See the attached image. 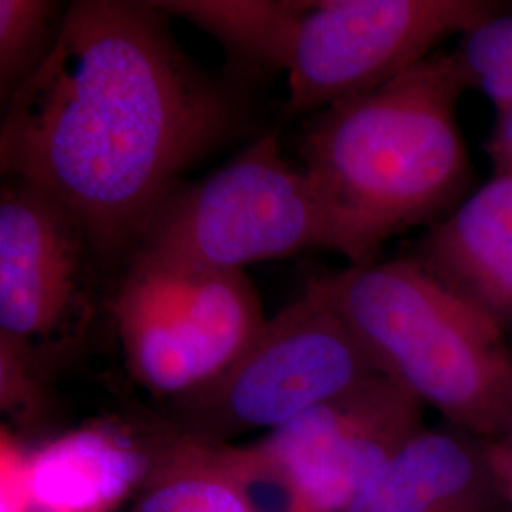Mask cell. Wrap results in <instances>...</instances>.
I'll use <instances>...</instances> for the list:
<instances>
[{
    "instance_id": "cell-20",
    "label": "cell",
    "mask_w": 512,
    "mask_h": 512,
    "mask_svg": "<svg viewBox=\"0 0 512 512\" xmlns=\"http://www.w3.org/2000/svg\"><path fill=\"white\" fill-rule=\"evenodd\" d=\"M486 148L495 171H512V105L497 110L494 131Z\"/></svg>"
},
{
    "instance_id": "cell-4",
    "label": "cell",
    "mask_w": 512,
    "mask_h": 512,
    "mask_svg": "<svg viewBox=\"0 0 512 512\" xmlns=\"http://www.w3.org/2000/svg\"><path fill=\"white\" fill-rule=\"evenodd\" d=\"M277 133H262L230 164L175 186L128 268L213 274L245 272L255 262L304 251L346 256L329 205L306 171L283 156Z\"/></svg>"
},
{
    "instance_id": "cell-5",
    "label": "cell",
    "mask_w": 512,
    "mask_h": 512,
    "mask_svg": "<svg viewBox=\"0 0 512 512\" xmlns=\"http://www.w3.org/2000/svg\"><path fill=\"white\" fill-rule=\"evenodd\" d=\"M376 374L382 372L348 325L306 287L302 298L268 317L234 365L169 401L162 418L188 437L234 442L272 433Z\"/></svg>"
},
{
    "instance_id": "cell-18",
    "label": "cell",
    "mask_w": 512,
    "mask_h": 512,
    "mask_svg": "<svg viewBox=\"0 0 512 512\" xmlns=\"http://www.w3.org/2000/svg\"><path fill=\"white\" fill-rule=\"evenodd\" d=\"M29 450L10 435H2V512H27L29 509Z\"/></svg>"
},
{
    "instance_id": "cell-10",
    "label": "cell",
    "mask_w": 512,
    "mask_h": 512,
    "mask_svg": "<svg viewBox=\"0 0 512 512\" xmlns=\"http://www.w3.org/2000/svg\"><path fill=\"white\" fill-rule=\"evenodd\" d=\"M160 421L95 420L29 450L27 512L128 511L160 456Z\"/></svg>"
},
{
    "instance_id": "cell-15",
    "label": "cell",
    "mask_w": 512,
    "mask_h": 512,
    "mask_svg": "<svg viewBox=\"0 0 512 512\" xmlns=\"http://www.w3.org/2000/svg\"><path fill=\"white\" fill-rule=\"evenodd\" d=\"M73 359L0 336V408L19 437H35L54 425L55 382Z\"/></svg>"
},
{
    "instance_id": "cell-14",
    "label": "cell",
    "mask_w": 512,
    "mask_h": 512,
    "mask_svg": "<svg viewBox=\"0 0 512 512\" xmlns=\"http://www.w3.org/2000/svg\"><path fill=\"white\" fill-rule=\"evenodd\" d=\"M160 456L126 512H255L220 471L207 442L175 431L160 416Z\"/></svg>"
},
{
    "instance_id": "cell-8",
    "label": "cell",
    "mask_w": 512,
    "mask_h": 512,
    "mask_svg": "<svg viewBox=\"0 0 512 512\" xmlns=\"http://www.w3.org/2000/svg\"><path fill=\"white\" fill-rule=\"evenodd\" d=\"M112 281L86 228L35 184L0 190V336L76 359Z\"/></svg>"
},
{
    "instance_id": "cell-11",
    "label": "cell",
    "mask_w": 512,
    "mask_h": 512,
    "mask_svg": "<svg viewBox=\"0 0 512 512\" xmlns=\"http://www.w3.org/2000/svg\"><path fill=\"white\" fill-rule=\"evenodd\" d=\"M410 258L499 325L512 321V171L435 222Z\"/></svg>"
},
{
    "instance_id": "cell-9",
    "label": "cell",
    "mask_w": 512,
    "mask_h": 512,
    "mask_svg": "<svg viewBox=\"0 0 512 512\" xmlns=\"http://www.w3.org/2000/svg\"><path fill=\"white\" fill-rule=\"evenodd\" d=\"M423 404L385 374L319 404L255 440L310 512H344L408 440Z\"/></svg>"
},
{
    "instance_id": "cell-21",
    "label": "cell",
    "mask_w": 512,
    "mask_h": 512,
    "mask_svg": "<svg viewBox=\"0 0 512 512\" xmlns=\"http://www.w3.org/2000/svg\"><path fill=\"white\" fill-rule=\"evenodd\" d=\"M505 439H512V425H511V433H509V435H507V437H505Z\"/></svg>"
},
{
    "instance_id": "cell-2",
    "label": "cell",
    "mask_w": 512,
    "mask_h": 512,
    "mask_svg": "<svg viewBox=\"0 0 512 512\" xmlns=\"http://www.w3.org/2000/svg\"><path fill=\"white\" fill-rule=\"evenodd\" d=\"M467 84L450 54L429 55L372 92L308 116L302 169L340 226L349 266L458 202L471 177L458 122Z\"/></svg>"
},
{
    "instance_id": "cell-17",
    "label": "cell",
    "mask_w": 512,
    "mask_h": 512,
    "mask_svg": "<svg viewBox=\"0 0 512 512\" xmlns=\"http://www.w3.org/2000/svg\"><path fill=\"white\" fill-rule=\"evenodd\" d=\"M452 55L467 90L482 93L497 110L512 105V12L501 10L476 25Z\"/></svg>"
},
{
    "instance_id": "cell-19",
    "label": "cell",
    "mask_w": 512,
    "mask_h": 512,
    "mask_svg": "<svg viewBox=\"0 0 512 512\" xmlns=\"http://www.w3.org/2000/svg\"><path fill=\"white\" fill-rule=\"evenodd\" d=\"M495 484L512 511V439L484 440Z\"/></svg>"
},
{
    "instance_id": "cell-6",
    "label": "cell",
    "mask_w": 512,
    "mask_h": 512,
    "mask_svg": "<svg viewBox=\"0 0 512 512\" xmlns=\"http://www.w3.org/2000/svg\"><path fill=\"white\" fill-rule=\"evenodd\" d=\"M107 311L129 376L167 403L219 378L268 321L245 272L128 268Z\"/></svg>"
},
{
    "instance_id": "cell-16",
    "label": "cell",
    "mask_w": 512,
    "mask_h": 512,
    "mask_svg": "<svg viewBox=\"0 0 512 512\" xmlns=\"http://www.w3.org/2000/svg\"><path fill=\"white\" fill-rule=\"evenodd\" d=\"M67 8L54 0H0L2 109L48 59Z\"/></svg>"
},
{
    "instance_id": "cell-12",
    "label": "cell",
    "mask_w": 512,
    "mask_h": 512,
    "mask_svg": "<svg viewBox=\"0 0 512 512\" xmlns=\"http://www.w3.org/2000/svg\"><path fill=\"white\" fill-rule=\"evenodd\" d=\"M344 512H512L495 484L484 440L423 427Z\"/></svg>"
},
{
    "instance_id": "cell-1",
    "label": "cell",
    "mask_w": 512,
    "mask_h": 512,
    "mask_svg": "<svg viewBox=\"0 0 512 512\" xmlns=\"http://www.w3.org/2000/svg\"><path fill=\"white\" fill-rule=\"evenodd\" d=\"M169 23L152 2L76 0L2 109V175L80 220L112 287L184 175L255 128L249 82L203 69Z\"/></svg>"
},
{
    "instance_id": "cell-13",
    "label": "cell",
    "mask_w": 512,
    "mask_h": 512,
    "mask_svg": "<svg viewBox=\"0 0 512 512\" xmlns=\"http://www.w3.org/2000/svg\"><path fill=\"white\" fill-rule=\"evenodd\" d=\"M169 18L202 29L228 57V73L247 82L289 73L294 38L311 0H152Z\"/></svg>"
},
{
    "instance_id": "cell-7",
    "label": "cell",
    "mask_w": 512,
    "mask_h": 512,
    "mask_svg": "<svg viewBox=\"0 0 512 512\" xmlns=\"http://www.w3.org/2000/svg\"><path fill=\"white\" fill-rule=\"evenodd\" d=\"M503 8L486 0H311L294 38L285 122L372 92Z\"/></svg>"
},
{
    "instance_id": "cell-3",
    "label": "cell",
    "mask_w": 512,
    "mask_h": 512,
    "mask_svg": "<svg viewBox=\"0 0 512 512\" xmlns=\"http://www.w3.org/2000/svg\"><path fill=\"white\" fill-rule=\"evenodd\" d=\"M378 370L459 431L505 439L512 353L503 325L446 289L410 256L311 277Z\"/></svg>"
}]
</instances>
